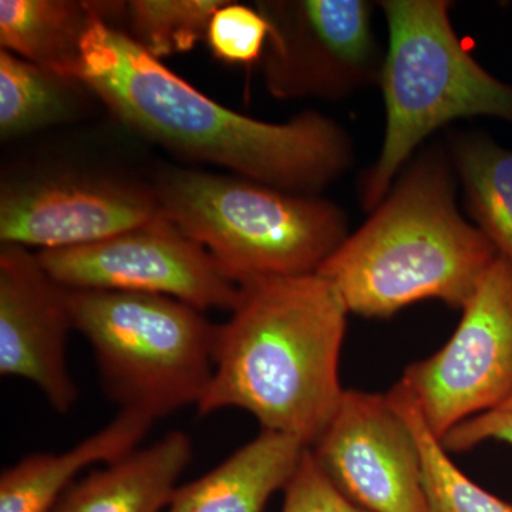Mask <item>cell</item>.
<instances>
[{
	"mask_svg": "<svg viewBox=\"0 0 512 512\" xmlns=\"http://www.w3.org/2000/svg\"><path fill=\"white\" fill-rule=\"evenodd\" d=\"M74 77L141 136L278 190L318 195L355 161L338 121L308 110L268 123L221 106L101 18L99 2Z\"/></svg>",
	"mask_w": 512,
	"mask_h": 512,
	"instance_id": "cell-1",
	"label": "cell"
},
{
	"mask_svg": "<svg viewBox=\"0 0 512 512\" xmlns=\"http://www.w3.org/2000/svg\"><path fill=\"white\" fill-rule=\"evenodd\" d=\"M218 325L215 367L201 416L241 409L262 430L312 447L338 409L340 352L348 309L318 274L241 285Z\"/></svg>",
	"mask_w": 512,
	"mask_h": 512,
	"instance_id": "cell-2",
	"label": "cell"
},
{
	"mask_svg": "<svg viewBox=\"0 0 512 512\" xmlns=\"http://www.w3.org/2000/svg\"><path fill=\"white\" fill-rule=\"evenodd\" d=\"M454 175L444 154H421L323 262L316 274L349 313L389 318L427 299L454 309L470 301L498 252L458 211Z\"/></svg>",
	"mask_w": 512,
	"mask_h": 512,
	"instance_id": "cell-3",
	"label": "cell"
},
{
	"mask_svg": "<svg viewBox=\"0 0 512 512\" xmlns=\"http://www.w3.org/2000/svg\"><path fill=\"white\" fill-rule=\"evenodd\" d=\"M389 29L379 86L386 126L382 148L359 184L363 208L383 201L417 147L454 120L493 117L512 124V86L468 52L446 0H383Z\"/></svg>",
	"mask_w": 512,
	"mask_h": 512,
	"instance_id": "cell-4",
	"label": "cell"
},
{
	"mask_svg": "<svg viewBox=\"0 0 512 512\" xmlns=\"http://www.w3.org/2000/svg\"><path fill=\"white\" fill-rule=\"evenodd\" d=\"M153 187L165 220L239 286L316 274L349 235L348 215L335 202L235 174L168 168Z\"/></svg>",
	"mask_w": 512,
	"mask_h": 512,
	"instance_id": "cell-5",
	"label": "cell"
},
{
	"mask_svg": "<svg viewBox=\"0 0 512 512\" xmlns=\"http://www.w3.org/2000/svg\"><path fill=\"white\" fill-rule=\"evenodd\" d=\"M70 308L120 412L156 421L204 399L218 333L204 312L168 296L99 289H70Z\"/></svg>",
	"mask_w": 512,
	"mask_h": 512,
	"instance_id": "cell-6",
	"label": "cell"
},
{
	"mask_svg": "<svg viewBox=\"0 0 512 512\" xmlns=\"http://www.w3.org/2000/svg\"><path fill=\"white\" fill-rule=\"evenodd\" d=\"M255 8L269 23L261 69L276 99L339 101L379 86L384 52L375 3L262 0Z\"/></svg>",
	"mask_w": 512,
	"mask_h": 512,
	"instance_id": "cell-7",
	"label": "cell"
},
{
	"mask_svg": "<svg viewBox=\"0 0 512 512\" xmlns=\"http://www.w3.org/2000/svg\"><path fill=\"white\" fill-rule=\"evenodd\" d=\"M446 345L400 382L437 439L512 393V265L498 255Z\"/></svg>",
	"mask_w": 512,
	"mask_h": 512,
	"instance_id": "cell-8",
	"label": "cell"
},
{
	"mask_svg": "<svg viewBox=\"0 0 512 512\" xmlns=\"http://www.w3.org/2000/svg\"><path fill=\"white\" fill-rule=\"evenodd\" d=\"M55 281L73 291H127L168 296L198 311H232L241 286L210 252L163 215L114 237L37 254Z\"/></svg>",
	"mask_w": 512,
	"mask_h": 512,
	"instance_id": "cell-9",
	"label": "cell"
},
{
	"mask_svg": "<svg viewBox=\"0 0 512 512\" xmlns=\"http://www.w3.org/2000/svg\"><path fill=\"white\" fill-rule=\"evenodd\" d=\"M161 217L153 185L76 170L3 177L0 241L25 248L92 244Z\"/></svg>",
	"mask_w": 512,
	"mask_h": 512,
	"instance_id": "cell-10",
	"label": "cell"
},
{
	"mask_svg": "<svg viewBox=\"0 0 512 512\" xmlns=\"http://www.w3.org/2000/svg\"><path fill=\"white\" fill-rule=\"evenodd\" d=\"M312 456L370 512H427L419 444L386 394L345 390Z\"/></svg>",
	"mask_w": 512,
	"mask_h": 512,
	"instance_id": "cell-11",
	"label": "cell"
},
{
	"mask_svg": "<svg viewBox=\"0 0 512 512\" xmlns=\"http://www.w3.org/2000/svg\"><path fill=\"white\" fill-rule=\"evenodd\" d=\"M74 330L70 289L15 244L0 247V375L28 380L57 413L79 399L67 339Z\"/></svg>",
	"mask_w": 512,
	"mask_h": 512,
	"instance_id": "cell-12",
	"label": "cell"
},
{
	"mask_svg": "<svg viewBox=\"0 0 512 512\" xmlns=\"http://www.w3.org/2000/svg\"><path fill=\"white\" fill-rule=\"evenodd\" d=\"M192 456L190 436L170 431L73 484L50 512H164Z\"/></svg>",
	"mask_w": 512,
	"mask_h": 512,
	"instance_id": "cell-13",
	"label": "cell"
},
{
	"mask_svg": "<svg viewBox=\"0 0 512 512\" xmlns=\"http://www.w3.org/2000/svg\"><path fill=\"white\" fill-rule=\"evenodd\" d=\"M306 448L285 434L261 430L207 474L178 487L164 512H262L291 480Z\"/></svg>",
	"mask_w": 512,
	"mask_h": 512,
	"instance_id": "cell-14",
	"label": "cell"
},
{
	"mask_svg": "<svg viewBox=\"0 0 512 512\" xmlns=\"http://www.w3.org/2000/svg\"><path fill=\"white\" fill-rule=\"evenodd\" d=\"M154 421L120 412L103 429L63 453H33L2 471L0 512H50L74 484L97 463H114L140 446Z\"/></svg>",
	"mask_w": 512,
	"mask_h": 512,
	"instance_id": "cell-15",
	"label": "cell"
},
{
	"mask_svg": "<svg viewBox=\"0 0 512 512\" xmlns=\"http://www.w3.org/2000/svg\"><path fill=\"white\" fill-rule=\"evenodd\" d=\"M96 2L2 0L0 45L30 63L74 77Z\"/></svg>",
	"mask_w": 512,
	"mask_h": 512,
	"instance_id": "cell-16",
	"label": "cell"
},
{
	"mask_svg": "<svg viewBox=\"0 0 512 512\" xmlns=\"http://www.w3.org/2000/svg\"><path fill=\"white\" fill-rule=\"evenodd\" d=\"M96 94L64 76L0 50V138L3 143L69 123Z\"/></svg>",
	"mask_w": 512,
	"mask_h": 512,
	"instance_id": "cell-17",
	"label": "cell"
},
{
	"mask_svg": "<svg viewBox=\"0 0 512 512\" xmlns=\"http://www.w3.org/2000/svg\"><path fill=\"white\" fill-rule=\"evenodd\" d=\"M450 163L474 225L512 265V150L485 134H464L451 144Z\"/></svg>",
	"mask_w": 512,
	"mask_h": 512,
	"instance_id": "cell-18",
	"label": "cell"
},
{
	"mask_svg": "<svg viewBox=\"0 0 512 512\" xmlns=\"http://www.w3.org/2000/svg\"><path fill=\"white\" fill-rule=\"evenodd\" d=\"M387 396L409 423L419 444L427 512H512V503L474 483L453 463L400 380Z\"/></svg>",
	"mask_w": 512,
	"mask_h": 512,
	"instance_id": "cell-19",
	"label": "cell"
},
{
	"mask_svg": "<svg viewBox=\"0 0 512 512\" xmlns=\"http://www.w3.org/2000/svg\"><path fill=\"white\" fill-rule=\"evenodd\" d=\"M227 0H133L124 2V30L151 56L187 53L207 40L212 16Z\"/></svg>",
	"mask_w": 512,
	"mask_h": 512,
	"instance_id": "cell-20",
	"label": "cell"
},
{
	"mask_svg": "<svg viewBox=\"0 0 512 512\" xmlns=\"http://www.w3.org/2000/svg\"><path fill=\"white\" fill-rule=\"evenodd\" d=\"M269 23L256 8L227 2L212 16L207 43L212 55L224 63L261 62Z\"/></svg>",
	"mask_w": 512,
	"mask_h": 512,
	"instance_id": "cell-21",
	"label": "cell"
},
{
	"mask_svg": "<svg viewBox=\"0 0 512 512\" xmlns=\"http://www.w3.org/2000/svg\"><path fill=\"white\" fill-rule=\"evenodd\" d=\"M284 491L282 512H370L339 490L316 463L309 447Z\"/></svg>",
	"mask_w": 512,
	"mask_h": 512,
	"instance_id": "cell-22",
	"label": "cell"
},
{
	"mask_svg": "<svg viewBox=\"0 0 512 512\" xmlns=\"http://www.w3.org/2000/svg\"><path fill=\"white\" fill-rule=\"evenodd\" d=\"M491 440L512 446V393L493 409L477 414L448 431L441 444L448 453H464Z\"/></svg>",
	"mask_w": 512,
	"mask_h": 512,
	"instance_id": "cell-23",
	"label": "cell"
}]
</instances>
